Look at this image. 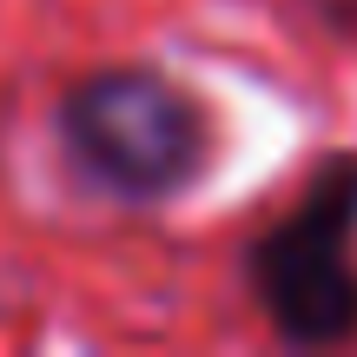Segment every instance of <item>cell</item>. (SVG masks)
<instances>
[{
	"label": "cell",
	"mask_w": 357,
	"mask_h": 357,
	"mask_svg": "<svg viewBox=\"0 0 357 357\" xmlns=\"http://www.w3.org/2000/svg\"><path fill=\"white\" fill-rule=\"evenodd\" d=\"M53 159L86 199L166 212L218 166V113L199 86L153 60L86 66L53 100Z\"/></svg>",
	"instance_id": "6da1fadb"
},
{
	"label": "cell",
	"mask_w": 357,
	"mask_h": 357,
	"mask_svg": "<svg viewBox=\"0 0 357 357\" xmlns=\"http://www.w3.org/2000/svg\"><path fill=\"white\" fill-rule=\"evenodd\" d=\"M238 278L284 351L357 344V146L305 166L291 205L245 238Z\"/></svg>",
	"instance_id": "7a4b0ae2"
},
{
	"label": "cell",
	"mask_w": 357,
	"mask_h": 357,
	"mask_svg": "<svg viewBox=\"0 0 357 357\" xmlns=\"http://www.w3.org/2000/svg\"><path fill=\"white\" fill-rule=\"evenodd\" d=\"M298 13L331 40H357V0H298Z\"/></svg>",
	"instance_id": "3957f363"
}]
</instances>
